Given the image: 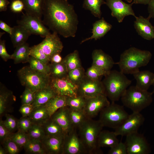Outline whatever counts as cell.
Segmentation results:
<instances>
[{
  "label": "cell",
  "mask_w": 154,
  "mask_h": 154,
  "mask_svg": "<svg viewBox=\"0 0 154 154\" xmlns=\"http://www.w3.org/2000/svg\"><path fill=\"white\" fill-rule=\"evenodd\" d=\"M42 17L43 23L53 32L65 38L75 37L78 17L68 0H45Z\"/></svg>",
  "instance_id": "cell-1"
},
{
  "label": "cell",
  "mask_w": 154,
  "mask_h": 154,
  "mask_svg": "<svg viewBox=\"0 0 154 154\" xmlns=\"http://www.w3.org/2000/svg\"><path fill=\"white\" fill-rule=\"evenodd\" d=\"M152 56L149 51L131 47L121 54L117 64L122 72L133 74L139 71L140 67L147 65Z\"/></svg>",
  "instance_id": "cell-2"
},
{
  "label": "cell",
  "mask_w": 154,
  "mask_h": 154,
  "mask_svg": "<svg viewBox=\"0 0 154 154\" xmlns=\"http://www.w3.org/2000/svg\"><path fill=\"white\" fill-rule=\"evenodd\" d=\"M102 81L105 89V95L112 102L121 98L131 84V81L120 71L110 70L104 76Z\"/></svg>",
  "instance_id": "cell-3"
},
{
  "label": "cell",
  "mask_w": 154,
  "mask_h": 154,
  "mask_svg": "<svg viewBox=\"0 0 154 154\" xmlns=\"http://www.w3.org/2000/svg\"><path fill=\"white\" fill-rule=\"evenodd\" d=\"M103 127L99 120L88 118L78 128V135L88 154L102 153L98 146V139Z\"/></svg>",
  "instance_id": "cell-4"
},
{
  "label": "cell",
  "mask_w": 154,
  "mask_h": 154,
  "mask_svg": "<svg viewBox=\"0 0 154 154\" xmlns=\"http://www.w3.org/2000/svg\"><path fill=\"white\" fill-rule=\"evenodd\" d=\"M152 92L133 86L126 90L121 98L124 106L133 112H140L152 102Z\"/></svg>",
  "instance_id": "cell-5"
},
{
  "label": "cell",
  "mask_w": 154,
  "mask_h": 154,
  "mask_svg": "<svg viewBox=\"0 0 154 154\" xmlns=\"http://www.w3.org/2000/svg\"><path fill=\"white\" fill-rule=\"evenodd\" d=\"M23 86L35 92L49 86L50 76L33 69L29 66L23 67L17 72Z\"/></svg>",
  "instance_id": "cell-6"
},
{
  "label": "cell",
  "mask_w": 154,
  "mask_h": 154,
  "mask_svg": "<svg viewBox=\"0 0 154 154\" xmlns=\"http://www.w3.org/2000/svg\"><path fill=\"white\" fill-rule=\"evenodd\" d=\"M129 115L123 106L112 102L100 112L98 120L104 127L115 129L124 122Z\"/></svg>",
  "instance_id": "cell-7"
},
{
  "label": "cell",
  "mask_w": 154,
  "mask_h": 154,
  "mask_svg": "<svg viewBox=\"0 0 154 154\" xmlns=\"http://www.w3.org/2000/svg\"><path fill=\"white\" fill-rule=\"evenodd\" d=\"M18 25L23 26L31 35L44 38L51 33L50 30L43 23L42 20L23 13L21 19L17 21Z\"/></svg>",
  "instance_id": "cell-8"
},
{
  "label": "cell",
  "mask_w": 154,
  "mask_h": 154,
  "mask_svg": "<svg viewBox=\"0 0 154 154\" xmlns=\"http://www.w3.org/2000/svg\"><path fill=\"white\" fill-rule=\"evenodd\" d=\"M78 95L86 99L100 94L105 95V89L101 80H94L86 76L78 85Z\"/></svg>",
  "instance_id": "cell-9"
},
{
  "label": "cell",
  "mask_w": 154,
  "mask_h": 154,
  "mask_svg": "<svg viewBox=\"0 0 154 154\" xmlns=\"http://www.w3.org/2000/svg\"><path fill=\"white\" fill-rule=\"evenodd\" d=\"M49 86L57 95L66 97L78 96V85L71 82L67 76L61 78L50 77Z\"/></svg>",
  "instance_id": "cell-10"
},
{
  "label": "cell",
  "mask_w": 154,
  "mask_h": 154,
  "mask_svg": "<svg viewBox=\"0 0 154 154\" xmlns=\"http://www.w3.org/2000/svg\"><path fill=\"white\" fill-rule=\"evenodd\" d=\"M126 136L125 143L127 154H147L150 152L149 144L143 135L137 132Z\"/></svg>",
  "instance_id": "cell-11"
},
{
  "label": "cell",
  "mask_w": 154,
  "mask_h": 154,
  "mask_svg": "<svg viewBox=\"0 0 154 154\" xmlns=\"http://www.w3.org/2000/svg\"><path fill=\"white\" fill-rule=\"evenodd\" d=\"M144 116L140 112H133L114 131L117 136H126L130 134L137 132L144 121Z\"/></svg>",
  "instance_id": "cell-12"
},
{
  "label": "cell",
  "mask_w": 154,
  "mask_h": 154,
  "mask_svg": "<svg viewBox=\"0 0 154 154\" xmlns=\"http://www.w3.org/2000/svg\"><path fill=\"white\" fill-rule=\"evenodd\" d=\"M76 129L74 128L65 135L62 154H88Z\"/></svg>",
  "instance_id": "cell-13"
},
{
  "label": "cell",
  "mask_w": 154,
  "mask_h": 154,
  "mask_svg": "<svg viewBox=\"0 0 154 154\" xmlns=\"http://www.w3.org/2000/svg\"><path fill=\"white\" fill-rule=\"evenodd\" d=\"M106 4L110 9L111 15L119 23L122 22L127 16L136 17L132 8V3L127 4L122 0H106Z\"/></svg>",
  "instance_id": "cell-14"
},
{
  "label": "cell",
  "mask_w": 154,
  "mask_h": 154,
  "mask_svg": "<svg viewBox=\"0 0 154 154\" xmlns=\"http://www.w3.org/2000/svg\"><path fill=\"white\" fill-rule=\"evenodd\" d=\"M110 104L107 97L104 94H100L86 99V103L83 110L88 118L92 119Z\"/></svg>",
  "instance_id": "cell-15"
},
{
  "label": "cell",
  "mask_w": 154,
  "mask_h": 154,
  "mask_svg": "<svg viewBox=\"0 0 154 154\" xmlns=\"http://www.w3.org/2000/svg\"><path fill=\"white\" fill-rule=\"evenodd\" d=\"M38 45L50 60L54 55L60 54L64 47L58 34L55 32L46 37Z\"/></svg>",
  "instance_id": "cell-16"
},
{
  "label": "cell",
  "mask_w": 154,
  "mask_h": 154,
  "mask_svg": "<svg viewBox=\"0 0 154 154\" xmlns=\"http://www.w3.org/2000/svg\"><path fill=\"white\" fill-rule=\"evenodd\" d=\"M135 18L134 26L138 34L147 40L154 39V26L150 22V19L141 16L136 17Z\"/></svg>",
  "instance_id": "cell-17"
},
{
  "label": "cell",
  "mask_w": 154,
  "mask_h": 154,
  "mask_svg": "<svg viewBox=\"0 0 154 154\" xmlns=\"http://www.w3.org/2000/svg\"><path fill=\"white\" fill-rule=\"evenodd\" d=\"M65 135H45L41 141L46 153L62 154L64 140Z\"/></svg>",
  "instance_id": "cell-18"
},
{
  "label": "cell",
  "mask_w": 154,
  "mask_h": 154,
  "mask_svg": "<svg viewBox=\"0 0 154 154\" xmlns=\"http://www.w3.org/2000/svg\"><path fill=\"white\" fill-rule=\"evenodd\" d=\"M50 118L62 127L66 134L75 128L71 123L69 107L67 106L58 109Z\"/></svg>",
  "instance_id": "cell-19"
},
{
  "label": "cell",
  "mask_w": 154,
  "mask_h": 154,
  "mask_svg": "<svg viewBox=\"0 0 154 154\" xmlns=\"http://www.w3.org/2000/svg\"><path fill=\"white\" fill-rule=\"evenodd\" d=\"M92 65L106 72L111 70L115 63L112 57L101 49L94 50L92 54Z\"/></svg>",
  "instance_id": "cell-20"
},
{
  "label": "cell",
  "mask_w": 154,
  "mask_h": 154,
  "mask_svg": "<svg viewBox=\"0 0 154 154\" xmlns=\"http://www.w3.org/2000/svg\"><path fill=\"white\" fill-rule=\"evenodd\" d=\"M112 26L107 22L103 17L96 21L92 25V35L82 41L81 44L90 40L94 39L95 40L100 39L103 37L112 28Z\"/></svg>",
  "instance_id": "cell-21"
},
{
  "label": "cell",
  "mask_w": 154,
  "mask_h": 154,
  "mask_svg": "<svg viewBox=\"0 0 154 154\" xmlns=\"http://www.w3.org/2000/svg\"><path fill=\"white\" fill-rule=\"evenodd\" d=\"M26 14L41 20L43 17L45 0H21Z\"/></svg>",
  "instance_id": "cell-22"
},
{
  "label": "cell",
  "mask_w": 154,
  "mask_h": 154,
  "mask_svg": "<svg viewBox=\"0 0 154 154\" xmlns=\"http://www.w3.org/2000/svg\"><path fill=\"white\" fill-rule=\"evenodd\" d=\"M136 80V86L139 88L147 91L154 82V73L149 70L139 71L133 74Z\"/></svg>",
  "instance_id": "cell-23"
},
{
  "label": "cell",
  "mask_w": 154,
  "mask_h": 154,
  "mask_svg": "<svg viewBox=\"0 0 154 154\" xmlns=\"http://www.w3.org/2000/svg\"><path fill=\"white\" fill-rule=\"evenodd\" d=\"M31 35L24 27L18 25L13 27L12 33L10 37L13 46L16 48L26 42Z\"/></svg>",
  "instance_id": "cell-24"
},
{
  "label": "cell",
  "mask_w": 154,
  "mask_h": 154,
  "mask_svg": "<svg viewBox=\"0 0 154 154\" xmlns=\"http://www.w3.org/2000/svg\"><path fill=\"white\" fill-rule=\"evenodd\" d=\"M56 95L55 92L48 86L35 92L34 100L31 104L34 108L43 105Z\"/></svg>",
  "instance_id": "cell-25"
},
{
  "label": "cell",
  "mask_w": 154,
  "mask_h": 154,
  "mask_svg": "<svg viewBox=\"0 0 154 154\" xmlns=\"http://www.w3.org/2000/svg\"><path fill=\"white\" fill-rule=\"evenodd\" d=\"M115 132L107 130H102L100 133L98 139L99 148H111L116 145L119 141Z\"/></svg>",
  "instance_id": "cell-26"
},
{
  "label": "cell",
  "mask_w": 154,
  "mask_h": 154,
  "mask_svg": "<svg viewBox=\"0 0 154 154\" xmlns=\"http://www.w3.org/2000/svg\"><path fill=\"white\" fill-rule=\"evenodd\" d=\"M30 47L26 42L15 48L14 52L11 54L12 59L13 60L15 64L28 62Z\"/></svg>",
  "instance_id": "cell-27"
},
{
  "label": "cell",
  "mask_w": 154,
  "mask_h": 154,
  "mask_svg": "<svg viewBox=\"0 0 154 154\" xmlns=\"http://www.w3.org/2000/svg\"><path fill=\"white\" fill-rule=\"evenodd\" d=\"M28 117L33 123L41 125L50 118L44 105L34 107Z\"/></svg>",
  "instance_id": "cell-28"
},
{
  "label": "cell",
  "mask_w": 154,
  "mask_h": 154,
  "mask_svg": "<svg viewBox=\"0 0 154 154\" xmlns=\"http://www.w3.org/2000/svg\"><path fill=\"white\" fill-rule=\"evenodd\" d=\"M67 97L57 95L51 98L44 105L50 117L58 109L66 106Z\"/></svg>",
  "instance_id": "cell-29"
},
{
  "label": "cell",
  "mask_w": 154,
  "mask_h": 154,
  "mask_svg": "<svg viewBox=\"0 0 154 154\" xmlns=\"http://www.w3.org/2000/svg\"><path fill=\"white\" fill-rule=\"evenodd\" d=\"M104 4H106L104 0H84L82 6L84 9L89 11L95 17L100 19L102 15L101 7Z\"/></svg>",
  "instance_id": "cell-30"
},
{
  "label": "cell",
  "mask_w": 154,
  "mask_h": 154,
  "mask_svg": "<svg viewBox=\"0 0 154 154\" xmlns=\"http://www.w3.org/2000/svg\"><path fill=\"white\" fill-rule=\"evenodd\" d=\"M42 126L46 135L57 136L66 135L62 127L50 118Z\"/></svg>",
  "instance_id": "cell-31"
},
{
  "label": "cell",
  "mask_w": 154,
  "mask_h": 154,
  "mask_svg": "<svg viewBox=\"0 0 154 154\" xmlns=\"http://www.w3.org/2000/svg\"><path fill=\"white\" fill-rule=\"evenodd\" d=\"M23 147L28 153L47 154L42 142L40 140L29 138Z\"/></svg>",
  "instance_id": "cell-32"
},
{
  "label": "cell",
  "mask_w": 154,
  "mask_h": 154,
  "mask_svg": "<svg viewBox=\"0 0 154 154\" xmlns=\"http://www.w3.org/2000/svg\"><path fill=\"white\" fill-rule=\"evenodd\" d=\"M62 61L66 66L68 72L82 67L78 52L77 50L67 55Z\"/></svg>",
  "instance_id": "cell-33"
},
{
  "label": "cell",
  "mask_w": 154,
  "mask_h": 154,
  "mask_svg": "<svg viewBox=\"0 0 154 154\" xmlns=\"http://www.w3.org/2000/svg\"><path fill=\"white\" fill-rule=\"evenodd\" d=\"M50 77L61 78L67 76L68 71L66 66L62 61L59 63L50 64Z\"/></svg>",
  "instance_id": "cell-34"
},
{
  "label": "cell",
  "mask_w": 154,
  "mask_h": 154,
  "mask_svg": "<svg viewBox=\"0 0 154 154\" xmlns=\"http://www.w3.org/2000/svg\"><path fill=\"white\" fill-rule=\"evenodd\" d=\"M71 123L75 128H78L88 118L83 110H75L69 107Z\"/></svg>",
  "instance_id": "cell-35"
},
{
  "label": "cell",
  "mask_w": 154,
  "mask_h": 154,
  "mask_svg": "<svg viewBox=\"0 0 154 154\" xmlns=\"http://www.w3.org/2000/svg\"><path fill=\"white\" fill-rule=\"evenodd\" d=\"M28 62L29 66L33 70L50 76V64H46L30 56Z\"/></svg>",
  "instance_id": "cell-36"
},
{
  "label": "cell",
  "mask_w": 154,
  "mask_h": 154,
  "mask_svg": "<svg viewBox=\"0 0 154 154\" xmlns=\"http://www.w3.org/2000/svg\"><path fill=\"white\" fill-rule=\"evenodd\" d=\"M86 102V99L78 95L76 96L67 97L66 106L72 109L76 110H83Z\"/></svg>",
  "instance_id": "cell-37"
},
{
  "label": "cell",
  "mask_w": 154,
  "mask_h": 154,
  "mask_svg": "<svg viewBox=\"0 0 154 154\" xmlns=\"http://www.w3.org/2000/svg\"><path fill=\"white\" fill-rule=\"evenodd\" d=\"M30 56L46 64L50 62V58L44 52L38 44L30 47Z\"/></svg>",
  "instance_id": "cell-38"
},
{
  "label": "cell",
  "mask_w": 154,
  "mask_h": 154,
  "mask_svg": "<svg viewBox=\"0 0 154 154\" xmlns=\"http://www.w3.org/2000/svg\"><path fill=\"white\" fill-rule=\"evenodd\" d=\"M27 134L29 138L41 141L46 135L42 125L34 123L33 124Z\"/></svg>",
  "instance_id": "cell-39"
},
{
  "label": "cell",
  "mask_w": 154,
  "mask_h": 154,
  "mask_svg": "<svg viewBox=\"0 0 154 154\" xmlns=\"http://www.w3.org/2000/svg\"><path fill=\"white\" fill-rule=\"evenodd\" d=\"M85 76L84 70L82 67L68 72L67 77L74 84L78 85Z\"/></svg>",
  "instance_id": "cell-40"
},
{
  "label": "cell",
  "mask_w": 154,
  "mask_h": 154,
  "mask_svg": "<svg viewBox=\"0 0 154 154\" xmlns=\"http://www.w3.org/2000/svg\"><path fill=\"white\" fill-rule=\"evenodd\" d=\"M108 72L97 66L92 65L87 69L85 72V75L88 77L92 79L100 80L102 77L104 76Z\"/></svg>",
  "instance_id": "cell-41"
},
{
  "label": "cell",
  "mask_w": 154,
  "mask_h": 154,
  "mask_svg": "<svg viewBox=\"0 0 154 154\" xmlns=\"http://www.w3.org/2000/svg\"><path fill=\"white\" fill-rule=\"evenodd\" d=\"M9 138L15 142L20 148L23 147L29 139L27 133L19 130L16 133H12Z\"/></svg>",
  "instance_id": "cell-42"
},
{
  "label": "cell",
  "mask_w": 154,
  "mask_h": 154,
  "mask_svg": "<svg viewBox=\"0 0 154 154\" xmlns=\"http://www.w3.org/2000/svg\"><path fill=\"white\" fill-rule=\"evenodd\" d=\"M4 148L7 153L9 154H17L20 148L13 141L9 138L5 140L3 143Z\"/></svg>",
  "instance_id": "cell-43"
},
{
  "label": "cell",
  "mask_w": 154,
  "mask_h": 154,
  "mask_svg": "<svg viewBox=\"0 0 154 154\" xmlns=\"http://www.w3.org/2000/svg\"><path fill=\"white\" fill-rule=\"evenodd\" d=\"M33 123L29 117H23L18 120V130L27 133Z\"/></svg>",
  "instance_id": "cell-44"
},
{
  "label": "cell",
  "mask_w": 154,
  "mask_h": 154,
  "mask_svg": "<svg viewBox=\"0 0 154 154\" xmlns=\"http://www.w3.org/2000/svg\"><path fill=\"white\" fill-rule=\"evenodd\" d=\"M35 97V92L26 87L21 96L22 105L31 104Z\"/></svg>",
  "instance_id": "cell-45"
},
{
  "label": "cell",
  "mask_w": 154,
  "mask_h": 154,
  "mask_svg": "<svg viewBox=\"0 0 154 154\" xmlns=\"http://www.w3.org/2000/svg\"><path fill=\"white\" fill-rule=\"evenodd\" d=\"M5 117V120L3 121L4 124L10 131L12 133L13 131L17 128L18 120L9 114H6Z\"/></svg>",
  "instance_id": "cell-46"
},
{
  "label": "cell",
  "mask_w": 154,
  "mask_h": 154,
  "mask_svg": "<svg viewBox=\"0 0 154 154\" xmlns=\"http://www.w3.org/2000/svg\"><path fill=\"white\" fill-rule=\"evenodd\" d=\"M108 154H127V149L125 143L119 141L114 146L110 148Z\"/></svg>",
  "instance_id": "cell-47"
},
{
  "label": "cell",
  "mask_w": 154,
  "mask_h": 154,
  "mask_svg": "<svg viewBox=\"0 0 154 154\" xmlns=\"http://www.w3.org/2000/svg\"><path fill=\"white\" fill-rule=\"evenodd\" d=\"M9 92L7 91L2 90L1 88L0 93V114H3L5 111Z\"/></svg>",
  "instance_id": "cell-48"
},
{
  "label": "cell",
  "mask_w": 154,
  "mask_h": 154,
  "mask_svg": "<svg viewBox=\"0 0 154 154\" xmlns=\"http://www.w3.org/2000/svg\"><path fill=\"white\" fill-rule=\"evenodd\" d=\"M11 11L14 13L22 12L24 9V5L21 0H13L11 2L10 6Z\"/></svg>",
  "instance_id": "cell-49"
},
{
  "label": "cell",
  "mask_w": 154,
  "mask_h": 154,
  "mask_svg": "<svg viewBox=\"0 0 154 154\" xmlns=\"http://www.w3.org/2000/svg\"><path fill=\"white\" fill-rule=\"evenodd\" d=\"M11 133L6 127L3 123V121L1 120L0 121V139L3 143L6 139L9 138Z\"/></svg>",
  "instance_id": "cell-50"
},
{
  "label": "cell",
  "mask_w": 154,
  "mask_h": 154,
  "mask_svg": "<svg viewBox=\"0 0 154 154\" xmlns=\"http://www.w3.org/2000/svg\"><path fill=\"white\" fill-rule=\"evenodd\" d=\"M0 56L5 61L12 59L11 55L9 54L7 51L4 40H0Z\"/></svg>",
  "instance_id": "cell-51"
},
{
  "label": "cell",
  "mask_w": 154,
  "mask_h": 154,
  "mask_svg": "<svg viewBox=\"0 0 154 154\" xmlns=\"http://www.w3.org/2000/svg\"><path fill=\"white\" fill-rule=\"evenodd\" d=\"M33 108L32 104L22 105L19 109V112L23 117H28L31 114Z\"/></svg>",
  "instance_id": "cell-52"
},
{
  "label": "cell",
  "mask_w": 154,
  "mask_h": 154,
  "mask_svg": "<svg viewBox=\"0 0 154 154\" xmlns=\"http://www.w3.org/2000/svg\"><path fill=\"white\" fill-rule=\"evenodd\" d=\"M0 28L9 34V35L11 34L13 29V27H11L1 20H0Z\"/></svg>",
  "instance_id": "cell-53"
},
{
  "label": "cell",
  "mask_w": 154,
  "mask_h": 154,
  "mask_svg": "<svg viewBox=\"0 0 154 154\" xmlns=\"http://www.w3.org/2000/svg\"><path fill=\"white\" fill-rule=\"evenodd\" d=\"M148 11L149 14L148 17L154 18V0H151L148 5Z\"/></svg>",
  "instance_id": "cell-54"
},
{
  "label": "cell",
  "mask_w": 154,
  "mask_h": 154,
  "mask_svg": "<svg viewBox=\"0 0 154 154\" xmlns=\"http://www.w3.org/2000/svg\"><path fill=\"white\" fill-rule=\"evenodd\" d=\"M9 4L10 2L8 0H0V11H6Z\"/></svg>",
  "instance_id": "cell-55"
},
{
  "label": "cell",
  "mask_w": 154,
  "mask_h": 154,
  "mask_svg": "<svg viewBox=\"0 0 154 154\" xmlns=\"http://www.w3.org/2000/svg\"><path fill=\"white\" fill-rule=\"evenodd\" d=\"M62 60L60 54H57L54 55L51 58V63H58L61 62Z\"/></svg>",
  "instance_id": "cell-56"
},
{
  "label": "cell",
  "mask_w": 154,
  "mask_h": 154,
  "mask_svg": "<svg viewBox=\"0 0 154 154\" xmlns=\"http://www.w3.org/2000/svg\"><path fill=\"white\" fill-rule=\"evenodd\" d=\"M151 0H133L132 3L135 4L148 5Z\"/></svg>",
  "instance_id": "cell-57"
},
{
  "label": "cell",
  "mask_w": 154,
  "mask_h": 154,
  "mask_svg": "<svg viewBox=\"0 0 154 154\" xmlns=\"http://www.w3.org/2000/svg\"><path fill=\"white\" fill-rule=\"evenodd\" d=\"M7 152L4 148H3L1 146L0 147V154H5Z\"/></svg>",
  "instance_id": "cell-58"
},
{
  "label": "cell",
  "mask_w": 154,
  "mask_h": 154,
  "mask_svg": "<svg viewBox=\"0 0 154 154\" xmlns=\"http://www.w3.org/2000/svg\"><path fill=\"white\" fill-rule=\"evenodd\" d=\"M127 1L128 3H130L132 2L133 1V0H125Z\"/></svg>",
  "instance_id": "cell-59"
},
{
  "label": "cell",
  "mask_w": 154,
  "mask_h": 154,
  "mask_svg": "<svg viewBox=\"0 0 154 154\" xmlns=\"http://www.w3.org/2000/svg\"><path fill=\"white\" fill-rule=\"evenodd\" d=\"M153 85V92H152V93L153 94V93H154V82Z\"/></svg>",
  "instance_id": "cell-60"
}]
</instances>
